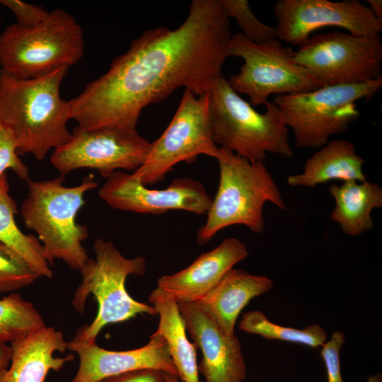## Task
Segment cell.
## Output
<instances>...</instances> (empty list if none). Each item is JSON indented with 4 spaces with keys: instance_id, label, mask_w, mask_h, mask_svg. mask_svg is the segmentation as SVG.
Instances as JSON below:
<instances>
[{
    "instance_id": "1",
    "label": "cell",
    "mask_w": 382,
    "mask_h": 382,
    "mask_svg": "<svg viewBox=\"0 0 382 382\" xmlns=\"http://www.w3.org/2000/svg\"><path fill=\"white\" fill-rule=\"evenodd\" d=\"M230 26L221 0L192 1L178 28L144 31L71 99V118L83 129L137 131L142 110L175 89L208 93L230 56Z\"/></svg>"
},
{
    "instance_id": "5",
    "label": "cell",
    "mask_w": 382,
    "mask_h": 382,
    "mask_svg": "<svg viewBox=\"0 0 382 382\" xmlns=\"http://www.w3.org/2000/svg\"><path fill=\"white\" fill-rule=\"evenodd\" d=\"M265 113L256 111L236 93L222 75L209 91V117L212 136L219 147L251 161H264L267 153L293 157L289 128L273 103Z\"/></svg>"
},
{
    "instance_id": "2",
    "label": "cell",
    "mask_w": 382,
    "mask_h": 382,
    "mask_svg": "<svg viewBox=\"0 0 382 382\" xmlns=\"http://www.w3.org/2000/svg\"><path fill=\"white\" fill-rule=\"evenodd\" d=\"M69 69L30 79L0 69V121L13 134L19 156L31 154L41 161L71 138L69 100L59 93Z\"/></svg>"
},
{
    "instance_id": "14",
    "label": "cell",
    "mask_w": 382,
    "mask_h": 382,
    "mask_svg": "<svg viewBox=\"0 0 382 382\" xmlns=\"http://www.w3.org/2000/svg\"><path fill=\"white\" fill-rule=\"evenodd\" d=\"M98 195L111 207L138 214H163L184 210L196 214L209 211L212 198L199 181L191 178H176L163 190H151L132 173H112Z\"/></svg>"
},
{
    "instance_id": "21",
    "label": "cell",
    "mask_w": 382,
    "mask_h": 382,
    "mask_svg": "<svg viewBox=\"0 0 382 382\" xmlns=\"http://www.w3.org/2000/svg\"><path fill=\"white\" fill-rule=\"evenodd\" d=\"M335 205L331 219L337 223L345 234L359 236L374 226L371 212L382 207V188L375 183L347 181L329 186Z\"/></svg>"
},
{
    "instance_id": "18",
    "label": "cell",
    "mask_w": 382,
    "mask_h": 382,
    "mask_svg": "<svg viewBox=\"0 0 382 382\" xmlns=\"http://www.w3.org/2000/svg\"><path fill=\"white\" fill-rule=\"evenodd\" d=\"M10 344L11 361L0 371V382H45L50 371H59L74 359L73 354L54 357L68 349V342L53 327L45 325Z\"/></svg>"
},
{
    "instance_id": "7",
    "label": "cell",
    "mask_w": 382,
    "mask_h": 382,
    "mask_svg": "<svg viewBox=\"0 0 382 382\" xmlns=\"http://www.w3.org/2000/svg\"><path fill=\"white\" fill-rule=\"evenodd\" d=\"M84 53L81 26L70 13L56 8L41 23H13L0 35V66L16 78L42 77L74 65Z\"/></svg>"
},
{
    "instance_id": "30",
    "label": "cell",
    "mask_w": 382,
    "mask_h": 382,
    "mask_svg": "<svg viewBox=\"0 0 382 382\" xmlns=\"http://www.w3.org/2000/svg\"><path fill=\"white\" fill-rule=\"evenodd\" d=\"M0 4L15 15L17 24L25 28L41 23L50 14V12L42 6L18 0H0Z\"/></svg>"
},
{
    "instance_id": "35",
    "label": "cell",
    "mask_w": 382,
    "mask_h": 382,
    "mask_svg": "<svg viewBox=\"0 0 382 382\" xmlns=\"http://www.w3.org/2000/svg\"><path fill=\"white\" fill-rule=\"evenodd\" d=\"M166 377L168 382H178V377L166 372Z\"/></svg>"
},
{
    "instance_id": "37",
    "label": "cell",
    "mask_w": 382,
    "mask_h": 382,
    "mask_svg": "<svg viewBox=\"0 0 382 382\" xmlns=\"http://www.w3.org/2000/svg\"><path fill=\"white\" fill-rule=\"evenodd\" d=\"M1 17H0V23H1Z\"/></svg>"
},
{
    "instance_id": "13",
    "label": "cell",
    "mask_w": 382,
    "mask_h": 382,
    "mask_svg": "<svg viewBox=\"0 0 382 382\" xmlns=\"http://www.w3.org/2000/svg\"><path fill=\"white\" fill-rule=\"evenodd\" d=\"M273 12L277 38L293 45H302L312 33L325 27L341 28L358 36L382 32V21L358 0H279Z\"/></svg>"
},
{
    "instance_id": "26",
    "label": "cell",
    "mask_w": 382,
    "mask_h": 382,
    "mask_svg": "<svg viewBox=\"0 0 382 382\" xmlns=\"http://www.w3.org/2000/svg\"><path fill=\"white\" fill-rule=\"evenodd\" d=\"M40 277L18 253L0 241V294L13 293Z\"/></svg>"
},
{
    "instance_id": "6",
    "label": "cell",
    "mask_w": 382,
    "mask_h": 382,
    "mask_svg": "<svg viewBox=\"0 0 382 382\" xmlns=\"http://www.w3.org/2000/svg\"><path fill=\"white\" fill-rule=\"evenodd\" d=\"M95 259L89 258L79 271L81 283L74 293L71 303L83 313L88 296L92 294L98 303L96 318L90 324L77 330L75 337L90 342L106 325L127 321L138 314L157 315L155 308L133 299L125 288L130 274L144 275L146 262L142 256L127 258L110 241L98 238L93 245Z\"/></svg>"
},
{
    "instance_id": "25",
    "label": "cell",
    "mask_w": 382,
    "mask_h": 382,
    "mask_svg": "<svg viewBox=\"0 0 382 382\" xmlns=\"http://www.w3.org/2000/svg\"><path fill=\"white\" fill-rule=\"evenodd\" d=\"M239 329L267 340L299 343L313 348L323 346L328 337L325 329L318 324L308 325L303 330L281 326L269 320L260 311L245 313L239 323Z\"/></svg>"
},
{
    "instance_id": "36",
    "label": "cell",
    "mask_w": 382,
    "mask_h": 382,
    "mask_svg": "<svg viewBox=\"0 0 382 382\" xmlns=\"http://www.w3.org/2000/svg\"><path fill=\"white\" fill-rule=\"evenodd\" d=\"M113 377L114 376H112V377H109V378H106L105 379H103L101 381H99L98 382H112L113 381Z\"/></svg>"
},
{
    "instance_id": "19",
    "label": "cell",
    "mask_w": 382,
    "mask_h": 382,
    "mask_svg": "<svg viewBox=\"0 0 382 382\" xmlns=\"http://www.w3.org/2000/svg\"><path fill=\"white\" fill-rule=\"evenodd\" d=\"M272 280L243 270L231 269L195 303L227 335H234L236 320L250 301L270 291Z\"/></svg>"
},
{
    "instance_id": "3",
    "label": "cell",
    "mask_w": 382,
    "mask_h": 382,
    "mask_svg": "<svg viewBox=\"0 0 382 382\" xmlns=\"http://www.w3.org/2000/svg\"><path fill=\"white\" fill-rule=\"evenodd\" d=\"M64 180L62 175L43 180H28V195L21 205V214L25 226L37 234L49 264L61 260L80 271L89 259L82 245L89 233L76 217L85 204V194L99 185L92 175L73 187L64 185Z\"/></svg>"
},
{
    "instance_id": "10",
    "label": "cell",
    "mask_w": 382,
    "mask_h": 382,
    "mask_svg": "<svg viewBox=\"0 0 382 382\" xmlns=\"http://www.w3.org/2000/svg\"><path fill=\"white\" fill-rule=\"evenodd\" d=\"M290 62L324 86L374 81L382 77L381 38L339 30L315 35L294 51Z\"/></svg>"
},
{
    "instance_id": "34",
    "label": "cell",
    "mask_w": 382,
    "mask_h": 382,
    "mask_svg": "<svg viewBox=\"0 0 382 382\" xmlns=\"http://www.w3.org/2000/svg\"><path fill=\"white\" fill-rule=\"evenodd\" d=\"M382 380V375L380 373L371 375L368 376L366 382H381Z\"/></svg>"
},
{
    "instance_id": "17",
    "label": "cell",
    "mask_w": 382,
    "mask_h": 382,
    "mask_svg": "<svg viewBox=\"0 0 382 382\" xmlns=\"http://www.w3.org/2000/svg\"><path fill=\"white\" fill-rule=\"evenodd\" d=\"M248 254L247 246L242 241L236 238H225L214 249L199 255L184 270L159 277L157 287L178 302H195Z\"/></svg>"
},
{
    "instance_id": "32",
    "label": "cell",
    "mask_w": 382,
    "mask_h": 382,
    "mask_svg": "<svg viewBox=\"0 0 382 382\" xmlns=\"http://www.w3.org/2000/svg\"><path fill=\"white\" fill-rule=\"evenodd\" d=\"M12 354L11 346L4 345L0 349V371L8 366Z\"/></svg>"
},
{
    "instance_id": "8",
    "label": "cell",
    "mask_w": 382,
    "mask_h": 382,
    "mask_svg": "<svg viewBox=\"0 0 382 382\" xmlns=\"http://www.w3.org/2000/svg\"><path fill=\"white\" fill-rule=\"evenodd\" d=\"M382 87V77L364 83L325 86L303 93L276 96L298 148L323 147L330 137L346 131L360 115L357 102L371 98Z\"/></svg>"
},
{
    "instance_id": "33",
    "label": "cell",
    "mask_w": 382,
    "mask_h": 382,
    "mask_svg": "<svg viewBox=\"0 0 382 382\" xmlns=\"http://www.w3.org/2000/svg\"><path fill=\"white\" fill-rule=\"evenodd\" d=\"M369 8L374 16L382 21V1L381 0H367Z\"/></svg>"
},
{
    "instance_id": "29",
    "label": "cell",
    "mask_w": 382,
    "mask_h": 382,
    "mask_svg": "<svg viewBox=\"0 0 382 382\" xmlns=\"http://www.w3.org/2000/svg\"><path fill=\"white\" fill-rule=\"evenodd\" d=\"M345 342L341 331H335L330 339L322 346L321 357L324 361L328 382H344L341 374L340 352Z\"/></svg>"
},
{
    "instance_id": "20",
    "label": "cell",
    "mask_w": 382,
    "mask_h": 382,
    "mask_svg": "<svg viewBox=\"0 0 382 382\" xmlns=\"http://www.w3.org/2000/svg\"><path fill=\"white\" fill-rule=\"evenodd\" d=\"M364 163L365 160L350 141H329L306 160L301 173L287 178V183L292 187L312 188L332 180L362 182L366 180Z\"/></svg>"
},
{
    "instance_id": "12",
    "label": "cell",
    "mask_w": 382,
    "mask_h": 382,
    "mask_svg": "<svg viewBox=\"0 0 382 382\" xmlns=\"http://www.w3.org/2000/svg\"><path fill=\"white\" fill-rule=\"evenodd\" d=\"M151 142L137 131L75 127L71 138L53 150L50 162L61 175L94 169L104 178L118 170H135L145 161Z\"/></svg>"
},
{
    "instance_id": "22",
    "label": "cell",
    "mask_w": 382,
    "mask_h": 382,
    "mask_svg": "<svg viewBox=\"0 0 382 382\" xmlns=\"http://www.w3.org/2000/svg\"><path fill=\"white\" fill-rule=\"evenodd\" d=\"M149 300L159 316L154 333L165 340L178 377L183 382H199L196 347L187 337L178 302L158 287L151 291Z\"/></svg>"
},
{
    "instance_id": "31",
    "label": "cell",
    "mask_w": 382,
    "mask_h": 382,
    "mask_svg": "<svg viewBox=\"0 0 382 382\" xmlns=\"http://www.w3.org/2000/svg\"><path fill=\"white\" fill-rule=\"evenodd\" d=\"M112 382H168L166 372L156 369H141L113 377Z\"/></svg>"
},
{
    "instance_id": "23",
    "label": "cell",
    "mask_w": 382,
    "mask_h": 382,
    "mask_svg": "<svg viewBox=\"0 0 382 382\" xmlns=\"http://www.w3.org/2000/svg\"><path fill=\"white\" fill-rule=\"evenodd\" d=\"M9 190L8 175L4 173L0 176V241L18 253L40 277L52 278L53 272L39 239L25 234L16 222L17 205Z\"/></svg>"
},
{
    "instance_id": "9",
    "label": "cell",
    "mask_w": 382,
    "mask_h": 382,
    "mask_svg": "<svg viewBox=\"0 0 382 382\" xmlns=\"http://www.w3.org/2000/svg\"><path fill=\"white\" fill-rule=\"evenodd\" d=\"M229 52L244 63L228 82L236 93L248 96L254 106L266 105L273 94L303 93L324 86L307 69L290 62L294 50L278 38L257 44L236 33L231 36Z\"/></svg>"
},
{
    "instance_id": "24",
    "label": "cell",
    "mask_w": 382,
    "mask_h": 382,
    "mask_svg": "<svg viewBox=\"0 0 382 382\" xmlns=\"http://www.w3.org/2000/svg\"><path fill=\"white\" fill-rule=\"evenodd\" d=\"M45 325L33 303L19 294L13 292L0 299V349Z\"/></svg>"
},
{
    "instance_id": "28",
    "label": "cell",
    "mask_w": 382,
    "mask_h": 382,
    "mask_svg": "<svg viewBox=\"0 0 382 382\" xmlns=\"http://www.w3.org/2000/svg\"><path fill=\"white\" fill-rule=\"evenodd\" d=\"M6 170H12L21 180L30 179L28 167L17 154L13 134L0 121V176Z\"/></svg>"
},
{
    "instance_id": "15",
    "label": "cell",
    "mask_w": 382,
    "mask_h": 382,
    "mask_svg": "<svg viewBox=\"0 0 382 382\" xmlns=\"http://www.w3.org/2000/svg\"><path fill=\"white\" fill-rule=\"evenodd\" d=\"M68 350L79 358V369L70 382H98L141 369H156L178 377L165 340L155 333L144 346L127 351H111L96 342L74 337Z\"/></svg>"
},
{
    "instance_id": "16",
    "label": "cell",
    "mask_w": 382,
    "mask_h": 382,
    "mask_svg": "<svg viewBox=\"0 0 382 382\" xmlns=\"http://www.w3.org/2000/svg\"><path fill=\"white\" fill-rule=\"evenodd\" d=\"M185 328L202 359L198 371L204 382H243L246 366L237 336L227 335L194 302H178Z\"/></svg>"
},
{
    "instance_id": "11",
    "label": "cell",
    "mask_w": 382,
    "mask_h": 382,
    "mask_svg": "<svg viewBox=\"0 0 382 382\" xmlns=\"http://www.w3.org/2000/svg\"><path fill=\"white\" fill-rule=\"evenodd\" d=\"M218 154L209 124V92L196 96L185 89L170 124L151 143L145 161L132 175L145 186L154 185L178 163H192L201 154L216 158Z\"/></svg>"
},
{
    "instance_id": "4",
    "label": "cell",
    "mask_w": 382,
    "mask_h": 382,
    "mask_svg": "<svg viewBox=\"0 0 382 382\" xmlns=\"http://www.w3.org/2000/svg\"><path fill=\"white\" fill-rule=\"evenodd\" d=\"M216 159L219 168V187L206 222L197 232V241L201 245L233 225L262 233L265 228L263 209L267 202L282 210L286 209L279 187L264 161H251L221 147Z\"/></svg>"
},
{
    "instance_id": "27",
    "label": "cell",
    "mask_w": 382,
    "mask_h": 382,
    "mask_svg": "<svg viewBox=\"0 0 382 382\" xmlns=\"http://www.w3.org/2000/svg\"><path fill=\"white\" fill-rule=\"evenodd\" d=\"M227 16L236 19L241 33L260 44L277 38L275 26L261 22L253 13L247 0H221Z\"/></svg>"
}]
</instances>
